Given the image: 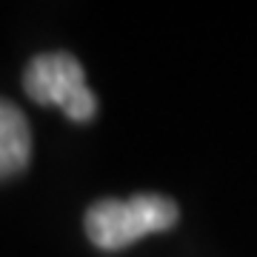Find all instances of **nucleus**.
Listing matches in <instances>:
<instances>
[{"label":"nucleus","mask_w":257,"mask_h":257,"mask_svg":"<svg viewBox=\"0 0 257 257\" xmlns=\"http://www.w3.org/2000/svg\"><path fill=\"white\" fill-rule=\"evenodd\" d=\"M180 217V209L166 194H132L128 200H97L86 211V234L103 251H120V248L138 243L146 234L169 231Z\"/></svg>","instance_id":"obj_1"},{"label":"nucleus","mask_w":257,"mask_h":257,"mask_svg":"<svg viewBox=\"0 0 257 257\" xmlns=\"http://www.w3.org/2000/svg\"><path fill=\"white\" fill-rule=\"evenodd\" d=\"M23 89L40 106H60L74 123H89L97 114V97L86 86V72L69 52L37 55L23 72Z\"/></svg>","instance_id":"obj_2"},{"label":"nucleus","mask_w":257,"mask_h":257,"mask_svg":"<svg viewBox=\"0 0 257 257\" xmlns=\"http://www.w3.org/2000/svg\"><path fill=\"white\" fill-rule=\"evenodd\" d=\"M32 160V128L26 114L0 97V180L18 177Z\"/></svg>","instance_id":"obj_3"}]
</instances>
